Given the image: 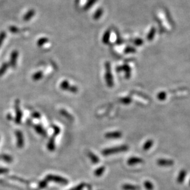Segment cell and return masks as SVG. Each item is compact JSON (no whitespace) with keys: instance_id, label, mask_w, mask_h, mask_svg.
Here are the masks:
<instances>
[{"instance_id":"obj_24","label":"cell","mask_w":190,"mask_h":190,"mask_svg":"<svg viewBox=\"0 0 190 190\" xmlns=\"http://www.w3.org/2000/svg\"><path fill=\"white\" fill-rule=\"evenodd\" d=\"M86 183H82L80 184L79 185L76 186V187H74V188H73L70 190H83V189L86 186Z\"/></svg>"},{"instance_id":"obj_29","label":"cell","mask_w":190,"mask_h":190,"mask_svg":"<svg viewBox=\"0 0 190 190\" xmlns=\"http://www.w3.org/2000/svg\"><path fill=\"white\" fill-rule=\"evenodd\" d=\"M8 169H5V168H0V174L2 173H6L8 172Z\"/></svg>"},{"instance_id":"obj_30","label":"cell","mask_w":190,"mask_h":190,"mask_svg":"<svg viewBox=\"0 0 190 190\" xmlns=\"http://www.w3.org/2000/svg\"><path fill=\"white\" fill-rule=\"evenodd\" d=\"M189 185H190V180H189Z\"/></svg>"},{"instance_id":"obj_26","label":"cell","mask_w":190,"mask_h":190,"mask_svg":"<svg viewBox=\"0 0 190 190\" xmlns=\"http://www.w3.org/2000/svg\"><path fill=\"white\" fill-rule=\"evenodd\" d=\"M10 30H11V31H12V33H17L19 31V29L15 27H11Z\"/></svg>"},{"instance_id":"obj_20","label":"cell","mask_w":190,"mask_h":190,"mask_svg":"<svg viewBox=\"0 0 190 190\" xmlns=\"http://www.w3.org/2000/svg\"><path fill=\"white\" fill-rule=\"evenodd\" d=\"M60 113L63 116H65L67 119H69L70 121H73V117H72V116L71 115H70L67 112H66L65 110H64V109L60 110Z\"/></svg>"},{"instance_id":"obj_16","label":"cell","mask_w":190,"mask_h":190,"mask_svg":"<svg viewBox=\"0 0 190 190\" xmlns=\"http://www.w3.org/2000/svg\"><path fill=\"white\" fill-rule=\"evenodd\" d=\"M9 64L8 63H4L2 65V67H0V76H2V75H3L5 72L6 71V70H8V67H9Z\"/></svg>"},{"instance_id":"obj_7","label":"cell","mask_w":190,"mask_h":190,"mask_svg":"<svg viewBox=\"0 0 190 190\" xmlns=\"http://www.w3.org/2000/svg\"><path fill=\"white\" fill-rule=\"evenodd\" d=\"M60 87L63 90H67L72 92H76L77 91L76 87L74 86H70L69 83L67 81H63L60 85Z\"/></svg>"},{"instance_id":"obj_3","label":"cell","mask_w":190,"mask_h":190,"mask_svg":"<svg viewBox=\"0 0 190 190\" xmlns=\"http://www.w3.org/2000/svg\"><path fill=\"white\" fill-rule=\"evenodd\" d=\"M19 100H17L15 101V112H16V118H15V122L17 124H20L21 119H22V112L20 109L19 106Z\"/></svg>"},{"instance_id":"obj_28","label":"cell","mask_w":190,"mask_h":190,"mask_svg":"<svg viewBox=\"0 0 190 190\" xmlns=\"http://www.w3.org/2000/svg\"><path fill=\"white\" fill-rule=\"evenodd\" d=\"M32 116L34 117L35 118H37V119H40L41 117V115L40 113H37V112H35L32 114Z\"/></svg>"},{"instance_id":"obj_11","label":"cell","mask_w":190,"mask_h":190,"mask_svg":"<svg viewBox=\"0 0 190 190\" xmlns=\"http://www.w3.org/2000/svg\"><path fill=\"white\" fill-rule=\"evenodd\" d=\"M87 155H88V157H89V159L90 160L91 162L93 163V164H98L100 161V159L99 158V157L95 154L94 153H93L92 152H90V151H89L88 153H87Z\"/></svg>"},{"instance_id":"obj_12","label":"cell","mask_w":190,"mask_h":190,"mask_svg":"<svg viewBox=\"0 0 190 190\" xmlns=\"http://www.w3.org/2000/svg\"><path fill=\"white\" fill-rule=\"evenodd\" d=\"M186 171L185 170H182L180 171L179 175H178V177H177V182L179 183H183L185 178H186Z\"/></svg>"},{"instance_id":"obj_19","label":"cell","mask_w":190,"mask_h":190,"mask_svg":"<svg viewBox=\"0 0 190 190\" xmlns=\"http://www.w3.org/2000/svg\"><path fill=\"white\" fill-rule=\"evenodd\" d=\"M43 73L42 71H38L35 73L33 76H32V79L34 81H38L43 78Z\"/></svg>"},{"instance_id":"obj_10","label":"cell","mask_w":190,"mask_h":190,"mask_svg":"<svg viewBox=\"0 0 190 190\" xmlns=\"http://www.w3.org/2000/svg\"><path fill=\"white\" fill-rule=\"evenodd\" d=\"M122 188L123 190H139L140 189V187L138 185L125 183L122 186Z\"/></svg>"},{"instance_id":"obj_2","label":"cell","mask_w":190,"mask_h":190,"mask_svg":"<svg viewBox=\"0 0 190 190\" xmlns=\"http://www.w3.org/2000/svg\"><path fill=\"white\" fill-rule=\"evenodd\" d=\"M46 181H53L56 183H60V184H63L66 185L68 183V181L65 179L62 178L59 176H53V175H49L46 176Z\"/></svg>"},{"instance_id":"obj_15","label":"cell","mask_w":190,"mask_h":190,"mask_svg":"<svg viewBox=\"0 0 190 190\" xmlns=\"http://www.w3.org/2000/svg\"><path fill=\"white\" fill-rule=\"evenodd\" d=\"M105 170V166H100V167L97 168L94 172V175L96 177H100L102 176Z\"/></svg>"},{"instance_id":"obj_25","label":"cell","mask_w":190,"mask_h":190,"mask_svg":"<svg viewBox=\"0 0 190 190\" xmlns=\"http://www.w3.org/2000/svg\"><path fill=\"white\" fill-rule=\"evenodd\" d=\"M6 35L5 32H2L1 33H0V47H1V46L2 45V43L6 38Z\"/></svg>"},{"instance_id":"obj_22","label":"cell","mask_w":190,"mask_h":190,"mask_svg":"<svg viewBox=\"0 0 190 190\" xmlns=\"http://www.w3.org/2000/svg\"><path fill=\"white\" fill-rule=\"evenodd\" d=\"M55 145H54V139L53 138V137L52 138L49 140V142L47 145V148H48L50 151H52L54 150Z\"/></svg>"},{"instance_id":"obj_23","label":"cell","mask_w":190,"mask_h":190,"mask_svg":"<svg viewBox=\"0 0 190 190\" xmlns=\"http://www.w3.org/2000/svg\"><path fill=\"white\" fill-rule=\"evenodd\" d=\"M49 41L48 39L46 38H42L41 39H40L38 41H37V45L40 47L43 46L44 44H45L46 43H47Z\"/></svg>"},{"instance_id":"obj_5","label":"cell","mask_w":190,"mask_h":190,"mask_svg":"<svg viewBox=\"0 0 190 190\" xmlns=\"http://www.w3.org/2000/svg\"><path fill=\"white\" fill-rule=\"evenodd\" d=\"M19 56V53L17 51H14L11 55V59H10V61L9 64L10 66H11L12 67H15L17 64V58Z\"/></svg>"},{"instance_id":"obj_1","label":"cell","mask_w":190,"mask_h":190,"mask_svg":"<svg viewBox=\"0 0 190 190\" xmlns=\"http://www.w3.org/2000/svg\"><path fill=\"white\" fill-rule=\"evenodd\" d=\"M129 146L126 145H122L113 148H108L104 149L102 151V154L104 156H109L112 154H115L119 153L125 152L129 150Z\"/></svg>"},{"instance_id":"obj_27","label":"cell","mask_w":190,"mask_h":190,"mask_svg":"<svg viewBox=\"0 0 190 190\" xmlns=\"http://www.w3.org/2000/svg\"><path fill=\"white\" fill-rule=\"evenodd\" d=\"M47 185V181H43L40 183V188H44Z\"/></svg>"},{"instance_id":"obj_9","label":"cell","mask_w":190,"mask_h":190,"mask_svg":"<svg viewBox=\"0 0 190 190\" xmlns=\"http://www.w3.org/2000/svg\"><path fill=\"white\" fill-rule=\"evenodd\" d=\"M15 135H16L17 137V147L19 148H22L24 145V138L22 132L20 131H17L16 132H15Z\"/></svg>"},{"instance_id":"obj_18","label":"cell","mask_w":190,"mask_h":190,"mask_svg":"<svg viewBox=\"0 0 190 190\" xmlns=\"http://www.w3.org/2000/svg\"><path fill=\"white\" fill-rule=\"evenodd\" d=\"M144 187L147 190H153L154 189V185L152 182L149 180H147L144 183Z\"/></svg>"},{"instance_id":"obj_17","label":"cell","mask_w":190,"mask_h":190,"mask_svg":"<svg viewBox=\"0 0 190 190\" xmlns=\"http://www.w3.org/2000/svg\"><path fill=\"white\" fill-rule=\"evenodd\" d=\"M0 159L4 160L5 162L8 163H11L13 161V158L11 156L7 155V154L0 155Z\"/></svg>"},{"instance_id":"obj_21","label":"cell","mask_w":190,"mask_h":190,"mask_svg":"<svg viewBox=\"0 0 190 190\" xmlns=\"http://www.w3.org/2000/svg\"><path fill=\"white\" fill-rule=\"evenodd\" d=\"M35 129L40 134L43 135H46V132H45V131L44 130V129L42 128L41 126H40V125H35Z\"/></svg>"},{"instance_id":"obj_8","label":"cell","mask_w":190,"mask_h":190,"mask_svg":"<svg viewBox=\"0 0 190 190\" xmlns=\"http://www.w3.org/2000/svg\"><path fill=\"white\" fill-rule=\"evenodd\" d=\"M144 161L141 158H140L138 157H131L128 160V164L129 166H134L135 164H141L144 163Z\"/></svg>"},{"instance_id":"obj_4","label":"cell","mask_w":190,"mask_h":190,"mask_svg":"<svg viewBox=\"0 0 190 190\" xmlns=\"http://www.w3.org/2000/svg\"><path fill=\"white\" fill-rule=\"evenodd\" d=\"M122 136V134L120 131L109 132L105 135V137L108 139H118Z\"/></svg>"},{"instance_id":"obj_6","label":"cell","mask_w":190,"mask_h":190,"mask_svg":"<svg viewBox=\"0 0 190 190\" xmlns=\"http://www.w3.org/2000/svg\"><path fill=\"white\" fill-rule=\"evenodd\" d=\"M157 164L158 166L162 167H168L172 166L174 164V161L172 160L168 159H160L157 161Z\"/></svg>"},{"instance_id":"obj_13","label":"cell","mask_w":190,"mask_h":190,"mask_svg":"<svg viewBox=\"0 0 190 190\" xmlns=\"http://www.w3.org/2000/svg\"><path fill=\"white\" fill-rule=\"evenodd\" d=\"M35 14V11L33 9H31L28 12L26 13V14L24 15L23 19L24 21H30L33 17H34V15Z\"/></svg>"},{"instance_id":"obj_14","label":"cell","mask_w":190,"mask_h":190,"mask_svg":"<svg viewBox=\"0 0 190 190\" xmlns=\"http://www.w3.org/2000/svg\"><path fill=\"white\" fill-rule=\"evenodd\" d=\"M154 144V141L153 140L151 139H149L148 140H147L145 141V143L144 144V146H143V149L145 151H148L149 150L153 145Z\"/></svg>"}]
</instances>
